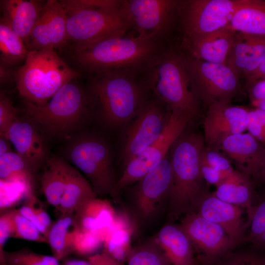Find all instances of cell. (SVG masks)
Returning a JSON list of instances; mask_svg holds the SVG:
<instances>
[{
    "mask_svg": "<svg viewBox=\"0 0 265 265\" xmlns=\"http://www.w3.org/2000/svg\"><path fill=\"white\" fill-rule=\"evenodd\" d=\"M88 75L87 86L95 106L109 127L125 125L149 100L151 90L142 72L109 71Z\"/></svg>",
    "mask_w": 265,
    "mask_h": 265,
    "instance_id": "cell-1",
    "label": "cell"
},
{
    "mask_svg": "<svg viewBox=\"0 0 265 265\" xmlns=\"http://www.w3.org/2000/svg\"><path fill=\"white\" fill-rule=\"evenodd\" d=\"M165 46L164 42L127 33L87 46L71 48L70 58L81 71L88 75L109 71L143 72Z\"/></svg>",
    "mask_w": 265,
    "mask_h": 265,
    "instance_id": "cell-2",
    "label": "cell"
},
{
    "mask_svg": "<svg viewBox=\"0 0 265 265\" xmlns=\"http://www.w3.org/2000/svg\"><path fill=\"white\" fill-rule=\"evenodd\" d=\"M157 98L172 113L194 118L202 102L181 49L165 46L143 72Z\"/></svg>",
    "mask_w": 265,
    "mask_h": 265,
    "instance_id": "cell-3",
    "label": "cell"
},
{
    "mask_svg": "<svg viewBox=\"0 0 265 265\" xmlns=\"http://www.w3.org/2000/svg\"><path fill=\"white\" fill-rule=\"evenodd\" d=\"M76 79L64 84L43 105L26 102V115L46 134L69 139L80 132L95 108L87 85Z\"/></svg>",
    "mask_w": 265,
    "mask_h": 265,
    "instance_id": "cell-4",
    "label": "cell"
},
{
    "mask_svg": "<svg viewBox=\"0 0 265 265\" xmlns=\"http://www.w3.org/2000/svg\"><path fill=\"white\" fill-rule=\"evenodd\" d=\"M204 140L197 133L184 131L170 150L172 184L168 203L171 217L193 212L205 189L201 170Z\"/></svg>",
    "mask_w": 265,
    "mask_h": 265,
    "instance_id": "cell-5",
    "label": "cell"
},
{
    "mask_svg": "<svg viewBox=\"0 0 265 265\" xmlns=\"http://www.w3.org/2000/svg\"><path fill=\"white\" fill-rule=\"evenodd\" d=\"M81 74L53 48L29 51L23 65L14 72V80L26 102L43 105L64 84Z\"/></svg>",
    "mask_w": 265,
    "mask_h": 265,
    "instance_id": "cell-6",
    "label": "cell"
},
{
    "mask_svg": "<svg viewBox=\"0 0 265 265\" xmlns=\"http://www.w3.org/2000/svg\"><path fill=\"white\" fill-rule=\"evenodd\" d=\"M67 16V42L82 47L105 38L128 33L130 21L124 7H98L96 0H59Z\"/></svg>",
    "mask_w": 265,
    "mask_h": 265,
    "instance_id": "cell-7",
    "label": "cell"
},
{
    "mask_svg": "<svg viewBox=\"0 0 265 265\" xmlns=\"http://www.w3.org/2000/svg\"><path fill=\"white\" fill-rule=\"evenodd\" d=\"M67 140L62 157L85 175L97 195L111 194L117 180L108 142L100 135L82 132Z\"/></svg>",
    "mask_w": 265,
    "mask_h": 265,
    "instance_id": "cell-8",
    "label": "cell"
},
{
    "mask_svg": "<svg viewBox=\"0 0 265 265\" xmlns=\"http://www.w3.org/2000/svg\"><path fill=\"white\" fill-rule=\"evenodd\" d=\"M180 0H127L124 7L130 21L131 34L144 39L165 42L179 24Z\"/></svg>",
    "mask_w": 265,
    "mask_h": 265,
    "instance_id": "cell-9",
    "label": "cell"
},
{
    "mask_svg": "<svg viewBox=\"0 0 265 265\" xmlns=\"http://www.w3.org/2000/svg\"><path fill=\"white\" fill-rule=\"evenodd\" d=\"M245 0H180L178 25L182 37L196 36L227 26Z\"/></svg>",
    "mask_w": 265,
    "mask_h": 265,
    "instance_id": "cell-10",
    "label": "cell"
},
{
    "mask_svg": "<svg viewBox=\"0 0 265 265\" xmlns=\"http://www.w3.org/2000/svg\"><path fill=\"white\" fill-rule=\"evenodd\" d=\"M183 53L199 97L208 107L230 104L239 94V78L227 65L197 59Z\"/></svg>",
    "mask_w": 265,
    "mask_h": 265,
    "instance_id": "cell-11",
    "label": "cell"
},
{
    "mask_svg": "<svg viewBox=\"0 0 265 265\" xmlns=\"http://www.w3.org/2000/svg\"><path fill=\"white\" fill-rule=\"evenodd\" d=\"M192 119L188 117L171 114L159 138L132 158L124 170L111 195L116 196L121 191L136 183L156 166L168 155L174 143L185 131Z\"/></svg>",
    "mask_w": 265,
    "mask_h": 265,
    "instance_id": "cell-12",
    "label": "cell"
},
{
    "mask_svg": "<svg viewBox=\"0 0 265 265\" xmlns=\"http://www.w3.org/2000/svg\"><path fill=\"white\" fill-rule=\"evenodd\" d=\"M136 183L132 199L133 210L139 220L151 221L168 201L172 184L169 156Z\"/></svg>",
    "mask_w": 265,
    "mask_h": 265,
    "instance_id": "cell-13",
    "label": "cell"
},
{
    "mask_svg": "<svg viewBox=\"0 0 265 265\" xmlns=\"http://www.w3.org/2000/svg\"><path fill=\"white\" fill-rule=\"evenodd\" d=\"M164 105L157 98L149 100L134 117L125 135L122 151L125 165L161 134L168 120Z\"/></svg>",
    "mask_w": 265,
    "mask_h": 265,
    "instance_id": "cell-14",
    "label": "cell"
},
{
    "mask_svg": "<svg viewBox=\"0 0 265 265\" xmlns=\"http://www.w3.org/2000/svg\"><path fill=\"white\" fill-rule=\"evenodd\" d=\"M180 227L203 260L211 262L230 251L237 243L219 225L195 212L182 217Z\"/></svg>",
    "mask_w": 265,
    "mask_h": 265,
    "instance_id": "cell-15",
    "label": "cell"
},
{
    "mask_svg": "<svg viewBox=\"0 0 265 265\" xmlns=\"http://www.w3.org/2000/svg\"><path fill=\"white\" fill-rule=\"evenodd\" d=\"M67 23V14L59 0L44 1L29 37L28 51L68 47Z\"/></svg>",
    "mask_w": 265,
    "mask_h": 265,
    "instance_id": "cell-16",
    "label": "cell"
},
{
    "mask_svg": "<svg viewBox=\"0 0 265 265\" xmlns=\"http://www.w3.org/2000/svg\"><path fill=\"white\" fill-rule=\"evenodd\" d=\"M247 109L230 104H215L208 107L203 123L204 140L213 148L224 137L243 132L249 119Z\"/></svg>",
    "mask_w": 265,
    "mask_h": 265,
    "instance_id": "cell-17",
    "label": "cell"
},
{
    "mask_svg": "<svg viewBox=\"0 0 265 265\" xmlns=\"http://www.w3.org/2000/svg\"><path fill=\"white\" fill-rule=\"evenodd\" d=\"M242 212V208L220 200L205 188L193 212L220 226L237 244L244 239L247 226L243 222Z\"/></svg>",
    "mask_w": 265,
    "mask_h": 265,
    "instance_id": "cell-18",
    "label": "cell"
},
{
    "mask_svg": "<svg viewBox=\"0 0 265 265\" xmlns=\"http://www.w3.org/2000/svg\"><path fill=\"white\" fill-rule=\"evenodd\" d=\"M18 117L4 134L17 153L37 171L41 169L49 158L43 132L32 120Z\"/></svg>",
    "mask_w": 265,
    "mask_h": 265,
    "instance_id": "cell-19",
    "label": "cell"
},
{
    "mask_svg": "<svg viewBox=\"0 0 265 265\" xmlns=\"http://www.w3.org/2000/svg\"><path fill=\"white\" fill-rule=\"evenodd\" d=\"M236 33L227 26L204 34L182 37L180 49L194 58L226 65Z\"/></svg>",
    "mask_w": 265,
    "mask_h": 265,
    "instance_id": "cell-20",
    "label": "cell"
},
{
    "mask_svg": "<svg viewBox=\"0 0 265 265\" xmlns=\"http://www.w3.org/2000/svg\"><path fill=\"white\" fill-rule=\"evenodd\" d=\"M212 149L222 151L235 163L237 170L251 177L264 157L265 145L243 132L223 138Z\"/></svg>",
    "mask_w": 265,
    "mask_h": 265,
    "instance_id": "cell-21",
    "label": "cell"
},
{
    "mask_svg": "<svg viewBox=\"0 0 265 265\" xmlns=\"http://www.w3.org/2000/svg\"><path fill=\"white\" fill-rule=\"evenodd\" d=\"M44 3L35 0H0L1 17L23 40L27 49L30 34Z\"/></svg>",
    "mask_w": 265,
    "mask_h": 265,
    "instance_id": "cell-22",
    "label": "cell"
},
{
    "mask_svg": "<svg viewBox=\"0 0 265 265\" xmlns=\"http://www.w3.org/2000/svg\"><path fill=\"white\" fill-rule=\"evenodd\" d=\"M157 243L173 265H194V248L179 225L166 224L159 231Z\"/></svg>",
    "mask_w": 265,
    "mask_h": 265,
    "instance_id": "cell-23",
    "label": "cell"
},
{
    "mask_svg": "<svg viewBox=\"0 0 265 265\" xmlns=\"http://www.w3.org/2000/svg\"><path fill=\"white\" fill-rule=\"evenodd\" d=\"M216 187L213 192L215 196L224 202L246 209L248 220L250 219L256 199L251 176L235 170Z\"/></svg>",
    "mask_w": 265,
    "mask_h": 265,
    "instance_id": "cell-24",
    "label": "cell"
},
{
    "mask_svg": "<svg viewBox=\"0 0 265 265\" xmlns=\"http://www.w3.org/2000/svg\"><path fill=\"white\" fill-rule=\"evenodd\" d=\"M72 167L62 157L53 156L42 168L40 184L42 192L57 211Z\"/></svg>",
    "mask_w": 265,
    "mask_h": 265,
    "instance_id": "cell-25",
    "label": "cell"
},
{
    "mask_svg": "<svg viewBox=\"0 0 265 265\" xmlns=\"http://www.w3.org/2000/svg\"><path fill=\"white\" fill-rule=\"evenodd\" d=\"M80 230L98 233L104 238L115 220V212L110 202L97 197L75 212Z\"/></svg>",
    "mask_w": 265,
    "mask_h": 265,
    "instance_id": "cell-26",
    "label": "cell"
},
{
    "mask_svg": "<svg viewBox=\"0 0 265 265\" xmlns=\"http://www.w3.org/2000/svg\"><path fill=\"white\" fill-rule=\"evenodd\" d=\"M79 230L75 213L60 214L53 223L48 234L47 243L53 256L59 261L75 252V242Z\"/></svg>",
    "mask_w": 265,
    "mask_h": 265,
    "instance_id": "cell-27",
    "label": "cell"
},
{
    "mask_svg": "<svg viewBox=\"0 0 265 265\" xmlns=\"http://www.w3.org/2000/svg\"><path fill=\"white\" fill-rule=\"evenodd\" d=\"M97 196L88 180L72 167L58 211L60 214H74Z\"/></svg>",
    "mask_w": 265,
    "mask_h": 265,
    "instance_id": "cell-28",
    "label": "cell"
},
{
    "mask_svg": "<svg viewBox=\"0 0 265 265\" xmlns=\"http://www.w3.org/2000/svg\"><path fill=\"white\" fill-rule=\"evenodd\" d=\"M228 26L237 32L265 36V1L245 0L234 15Z\"/></svg>",
    "mask_w": 265,
    "mask_h": 265,
    "instance_id": "cell-29",
    "label": "cell"
},
{
    "mask_svg": "<svg viewBox=\"0 0 265 265\" xmlns=\"http://www.w3.org/2000/svg\"><path fill=\"white\" fill-rule=\"evenodd\" d=\"M37 171L22 156L10 152L0 156L1 181H21L30 189L34 185Z\"/></svg>",
    "mask_w": 265,
    "mask_h": 265,
    "instance_id": "cell-30",
    "label": "cell"
},
{
    "mask_svg": "<svg viewBox=\"0 0 265 265\" xmlns=\"http://www.w3.org/2000/svg\"><path fill=\"white\" fill-rule=\"evenodd\" d=\"M29 51L23 40L0 18V62L14 66L25 61Z\"/></svg>",
    "mask_w": 265,
    "mask_h": 265,
    "instance_id": "cell-31",
    "label": "cell"
},
{
    "mask_svg": "<svg viewBox=\"0 0 265 265\" xmlns=\"http://www.w3.org/2000/svg\"><path fill=\"white\" fill-rule=\"evenodd\" d=\"M254 35L237 32L226 65L239 78L242 77L250 57Z\"/></svg>",
    "mask_w": 265,
    "mask_h": 265,
    "instance_id": "cell-32",
    "label": "cell"
},
{
    "mask_svg": "<svg viewBox=\"0 0 265 265\" xmlns=\"http://www.w3.org/2000/svg\"><path fill=\"white\" fill-rule=\"evenodd\" d=\"M128 265H169L170 262L156 241L145 244L130 251Z\"/></svg>",
    "mask_w": 265,
    "mask_h": 265,
    "instance_id": "cell-33",
    "label": "cell"
},
{
    "mask_svg": "<svg viewBox=\"0 0 265 265\" xmlns=\"http://www.w3.org/2000/svg\"><path fill=\"white\" fill-rule=\"evenodd\" d=\"M9 265H60L54 257L39 254L24 247L13 251H4L0 263Z\"/></svg>",
    "mask_w": 265,
    "mask_h": 265,
    "instance_id": "cell-34",
    "label": "cell"
},
{
    "mask_svg": "<svg viewBox=\"0 0 265 265\" xmlns=\"http://www.w3.org/2000/svg\"><path fill=\"white\" fill-rule=\"evenodd\" d=\"M9 211L12 228L11 238L38 243H48L47 239L38 229L31 221L20 213L18 209Z\"/></svg>",
    "mask_w": 265,
    "mask_h": 265,
    "instance_id": "cell-35",
    "label": "cell"
},
{
    "mask_svg": "<svg viewBox=\"0 0 265 265\" xmlns=\"http://www.w3.org/2000/svg\"><path fill=\"white\" fill-rule=\"evenodd\" d=\"M254 206L251 216L248 221L249 234L244 240L254 244L265 231V195Z\"/></svg>",
    "mask_w": 265,
    "mask_h": 265,
    "instance_id": "cell-36",
    "label": "cell"
},
{
    "mask_svg": "<svg viewBox=\"0 0 265 265\" xmlns=\"http://www.w3.org/2000/svg\"><path fill=\"white\" fill-rule=\"evenodd\" d=\"M103 242L104 240L98 233L79 230L75 242V252L81 256H91Z\"/></svg>",
    "mask_w": 265,
    "mask_h": 265,
    "instance_id": "cell-37",
    "label": "cell"
},
{
    "mask_svg": "<svg viewBox=\"0 0 265 265\" xmlns=\"http://www.w3.org/2000/svg\"><path fill=\"white\" fill-rule=\"evenodd\" d=\"M20 111L3 91L0 95V133H5L18 117Z\"/></svg>",
    "mask_w": 265,
    "mask_h": 265,
    "instance_id": "cell-38",
    "label": "cell"
},
{
    "mask_svg": "<svg viewBox=\"0 0 265 265\" xmlns=\"http://www.w3.org/2000/svg\"><path fill=\"white\" fill-rule=\"evenodd\" d=\"M202 158L209 165L225 174L230 175L235 171L230 159L219 151L205 146Z\"/></svg>",
    "mask_w": 265,
    "mask_h": 265,
    "instance_id": "cell-39",
    "label": "cell"
},
{
    "mask_svg": "<svg viewBox=\"0 0 265 265\" xmlns=\"http://www.w3.org/2000/svg\"><path fill=\"white\" fill-rule=\"evenodd\" d=\"M265 56V36L254 35L250 57L242 77L246 78L258 68Z\"/></svg>",
    "mask_w": 265,
    "mask_h": 265,
    "instance_id": "cell-40",
    "label": "cell"
},
{
    "mask_svg": "<svg viewBox=\"0 0 265 265\" xmlns=\"http://www.w3.org/2000/svg\"><path fill=\"white\" fill-rule=\"evenodd\" d=\"M248 132L265 145V111L255 108L249 111Z\"/></svg>",
    "mask_w": 265,
    "mask_h": 265,
    "instance_id": "cell-41",
    "label": "cell"
},
{
    "mask_svg": "<svg viewBox=\"0 0 265 265\" xmlns=\"http://www.w3.org/2000/svg\"><path fill=\"white\" fill-rule=\"evenodd\" d=\"M25 204L29 207L34 216L49 231L53 223L49 215L36 196L30 192Z\"/></svg>",
    "mask_w": 265,
    "mask_h": 265,
    "instance_id": "cell-42",
    "label": "cell"
},
{
    "mask_svg": "<svg viewBox=\"0 0 265 265\" xmlns=\"http://www.w3.org/2000/svg\"><path fill=\"white\" fill-rule=\"evenodd\" d=\"M221 265H265V256L252 252L235 254L229 256Z\"/></svg>",
    "mask_w": 265,
    "mask_h": 265,
    "instance_id": "cell-43",
    "label": "cell"
},
{
    "mask_svg": "<svg viewBox=\"0 0 265 265\" xmlns=\"http://www.w3.org/2000/svg\"><path fill=\"white\" fill-rule=\"evenodd\" d=\"M201 170L203 178L208 184L215 186L220 185L229 175L209 165L201 157Z\"/></svg>",
    "mask_w": 265,
    "mask_h": 265,
    "instance_id": "cell-44",
    "label": "cell"
},
{
    "mask_svg": "<svg viewBox=\"0 0 265 265\" xmlns=\"http://www.w3.org/2000/svg\"><path fill=\"white\" fill-rule=\"evenodd\" d=\"M12 222L10 211L5 212L0 217V262L4 253V245L7 239L11 237Z\"/></svg>",
    "mask_w": 265,
    "mask_h": 265,
    "instance_id": "cell-45",
    "label": "cell"
},
{
    "mask_svg": "<svg viewBox=\"0 0 265 265\" xmlns=\"http://www.w3.org/2000/svg\"><path fill=\"white\" fill-rule=\"evenodd\" d=\"M247 84L251 102L265 99V78L247 81Z\"/></svg>",
    "mask_w": 265,
    "mask_h": 265,
    "instance_id": "cell-46",
    "label": "cell"
},
{
    "mask_svg": "<svg viewBox=\"0 0 265 265\" xmlns=\"http://www.w3.org/2000/svg\"><path fill=\"white\" fill-rule=\"evenodd\" d=\"M88 260L94 265H122L121 262L105 251L92 255L89 256Z\"/></svg>",
    "mask_w": 265,
    "mask_h": 265,
    "instance_id": "cell-47",
    "label": "cell"
},
{
    "mask_svg": "<svg viewBox=\"0 0 265 265\" xmlns=\"http://www.w3.org/2000/svg\"><path fill=\"white\" fill-rule=\"evenodd\" d=\"M12 67L0 62V82L1 85L9 81L12 78L14 79L15 70L12 71Z\"/></svg>",
    "mask_w": 265,
    "mask_h": 265,
    "instance_id": "cell-48",
    "label": "cell"
},
{
    "mask_svg": "<svg viewBox=\"0 0 265 265\" xmlns=\"http://www.w3.org/2000/svg\"><path fill=\"white\" fill-rule=\"evenodd\" d=\"M252 177L258 183L265 185V152L260 165Z\"/></svg>",
    "mask_w": 265,
    "mask_h": 265,
    "instance_id": "cell-49",
    "label": "cell"
},
{
    "mask_svg": "<svg viewBox=\"0 0 265 265\" xmlns=\"http://www.w3.org/2000/svg\"><path fill=\"white\" fill-rule=\"evenodd\" d=\"M265 78V56L256 70L245 78L246 81L257 80Z\"/></svg>",
    "mask_w": 265,
    "mask_h": 265,
    "instance_id": "cell-50",
    "label": "cell"
},
{
    "mask_svg": "<svg viewBox=\"0 0 265 265\" xmlns=\"http://www.w3.org/2000/svg\"><path fill=\"white\" fill-rule=\"evenodd\" d=\"M12 143L3 133H0V156L13 151Z\"/></svg>",
    "mask_w": 265,
    "mask_h": 265,
    "instance_id": "cell-51",
    "label": "cell"
},
{
    "mask_svg": "<svg viewBox=\"0 0 265 265\" xmlns=\"http://www.w3.org/2000/svg\"><path fill=\"white\" fill-rule=\"evenodd\" d=\"M60 265H94L92 263L88 260L85 261L79 259H66L64 260Z\"/></svg>",
    "mask_w": 265,
    "mask_h": 265,
    "instance_id": "cell-52",
    "label": "cell"
},
{
    "mask_svg": "<svg viewBox=\"0 0 265 265\" xmlns=\"http://www.w3.org/2000/svg\"><path fill=\"white\" fill-rule=\"evenodd\" d=\"M253 106L256 108H259L265 111V99L251 102Z\"/></svg>",
    "mask_w": 265,
    "mask_h": 265,
    "instance_id": "cell-53",
    "label": "cell"
},
{
    "mask_svg": "<svg viewBox=\"0 0 265 265\" xmlns=\"http://www.w3.org/2000/svg\"><path fill=\"white\" fill-rule=\"evenodd\" d=\"M254 245L258 247L265 248V231Z\"/></svg>",
    "mask_w": 265,
    "mask_h": 265,
    "instance_id": "cell-54",
    "label": "cell"
},
{
    "mask_svg": "<svg viewBox=\"0 0 265 265\" xmlns=\"http://www.w3.org/2000/svg\"><path fill=\"white\" fill-rule=\"evenodd\" d=\"M0 265H9L6 263H0Z\"/></svg>",
    "mask_w": 265,
    "mask_h": 265,
    "instance_id": "cell-55",
    "label": "cell"
}]
</instances>
